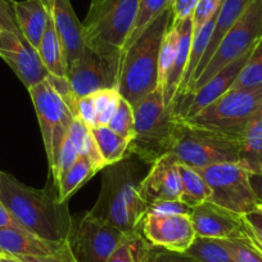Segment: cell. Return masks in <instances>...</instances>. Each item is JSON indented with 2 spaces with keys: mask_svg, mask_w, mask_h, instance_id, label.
<instances>
[{
  "mask_svg": "<svg viewBox=\"0 0 262 262\" xmlns=\"http://www.w3.org/2000/svg\"><path fill=\"white\" fill-rule=\"evenodd\" d=\"M0 201L26 231L45 241L67 242L74 217L69 203L52 188H32L0 171Z\"/></svg>",
  "mask_w": 262,
  "mask_h": 262,
  "instance_id": "cell-1",
  "label": "cell"
},
{
  "mask_svg": "<svg viewBox=\"0 0 262 262\" xmlns=\"http://www.w3.org/2000/svg\"><path fill=\"white\" fill-rule=\"evenodd\" d=\"M142 180L140 167L133 155L107 166L103 170L99 196L89 213L122 233H138L148 210L140 191Z\"/></svg>",
  "mask_w": 262,
  "mask_h": 262,
  "instance_id": "cell-2",
  "label": "cell"
},
{
  "mask_svg": "<svg viewBox=\"0 0 262 262\" xmlns=\"http://www.w3.org/2000/svg\"><path fill=\"white\" fill-rule=\"evenodd\" d=\"M171 21L170 7L121 50L117 89L133 107L158 88V57Z\"/></svg>",
  "mask_w": 262,
  "mask_h": 262,
  "instance_id": "cell-3",
  "label": "cell"
},
{
  "mask_svg": "<svg viewBox=\"0 0 262 262\" xmlns=\"http://www.w3.org/2000/svg\"><path fill=\"white\" fill-rule=\"evenodd\" d=\"M175 133L168 153L193 168H203L216 163H238L241 139L196 126L176 118Z\"/></svg>",
  "mask_w": 262,
  "mask_h": 262,
  "instance_id": "cell-4",
  "label": "cell"
},
{
  "mask_svg": "<svg viewBox=\"0 0 262 262\" xmlns=\"http://www.w3.org/2000/svg\"><path fill=\"white\" fill-rule=\"evenodd\" d=\"M176 121L157 88L134 105V137L130 142L128 155L152 165L161 156L168 153Z\"/></svg>",
  "mask_w": 262,
  "mask_h": 262,
  "instance_id": "cell-5",
  "label": "cell"
},
{
  "mask_svg": "<svg viewBox=\"0 0 262 262\" xmlns=\"http://www.w3.org/2000/svg\"><path fill=\"white\" fill-rule=\"evenodd\" d=\"M140 0H102L92 6L82 22L88 47L108 54H121L130 36Z\"/></svg>",
  "mask_w": 262,
  "mask_h": 262,
  "instance_id": "cell-6",
  "label": "cell"
},
{
  "mask_svg": "<svg viewBox=\"0 0 262 262\" xmlns=\"http://www.w3.org/2000/svg\"><path fill=\"white\" fill-rule=\"evenodd\" d=\"M261 110L262 85L252 89H230L185 121L242 139L249 121Z\"/></svg>",
  "mask_w": 262,
  "mask_h": 262,
  "instance_id": "cell-7",
  "label": "cell"
},
{
  "mask_svg": "<svg viewBox=\"0 0 262 262\" xmlns=\"http://www.w3.org/2000/svg\"><path fill=\"white\" fill-rule=\"evenodd\" d=\"M262 37V0H252L234 26L226 32L203 71L191 86L190 93L200 89L217 72L253 49ZM189 93V94H190ZM188 95V94H186ZM185 97V95H184ZM175 103V102H173Z\"/></svg>",
  "mask_w": 262,
  "mask_h": 262,
  "instance_id": "cell-8",
  "label": "cell"
},
{
  "mask_svg": "<svg viewBox=\"0 0 262 262\" xmlns=\"http://www.w3.org/2000/svg\"><path fill=\"white\" fill-rule=\"evenodd\" d=\"M196 170L210 186V202L239 216L259 206L249 183V173L238 163H216Z\"/></svg>",
  "mask_w": 262,
  "mask_h": 262,
  "instance_id": "cell-9",
  "label": "cell"
},
{
  "mask_svg": "<svg viewBox=\"0 0 262 262\" xmlns=\"http://www.w3.org/2000/svg\"><path fill=\"white\" fill-rule=\"evenodd\" d=\"M29 93L39 121L50 167L69 135L70 125L75 116L49 79L32 86Z\"/></svg>",
  "mask_w": 262,
  "mask_h": 262,
  "instance_id": "cell-10",
  "label": "cell"
},
{
  "mask_svg": "<svg viewBox=\"0 0 262 262\" xmlns=\"http://www.w3.org/2000/svg\"><path fill=\"white\" fill-rule=\"evenodd\" d=\"M126 234L89 212L72 219L67 244L76 262H107Z\"/></svg>",
  "mask_w": 262,
  "mask_h": 262,
  "instance_id": "cell-11",
  "label": "cell"
},
{
  "mask_svg": "<svg viewBox=\"0 0 262 262\" xmlns=\"http://www.w3.org/2000/svg\"><path fill=\"white\" fill-rule=\"evenodd\" d=\"M121 54H108L88 47L67 69V80L76 97L117 88Z\"/></svg>",
  "mask_w": 262,
  "mask_h": 262,
  "instance_id": "cell-12",
  "label": "cell"
},
{
  "mask_svg": "<svg viewBox=\"0 0 262 262\" xmlns=\"http://www.w3.org/2000/svg\"><path fill=\"white\" fill-rule=\"evenodd\" d=\"M139 231L150 246L178 253H184L196 236L190 215L145 213Z\"/></svg>",
  "mask_w": 262,
  "mask_h": 262,
  "instance_id": "cell-13",
  "label": "cell"
},
{
  "mask_svg": "<svg viewBox=\"0 0 262 262\" xmlns=\"http://www.w3.org/2000/svg\"><path fill=\"white\" fill-rule=\"evenodd\" d=\"M0 58H3L4 62L13 70L27 90L49 77V72L45 69L37 49H35L22 35L18 36L4 31Z\"/></svg>",
  "mask_w": 262,
  "mask_h": 262,
  "instance_id": "cell-14",
  "label": "cell"
},
{
  "mask_svg": "<svg viewBox=\"0 0 262 262\" xmlns=\"http://www.w3.org/2000/svg\"><path fill=\"white\" fill-rule=\"evenodd\" d=\"M191 224L196 236L210 239H246L248 236L242 217L215 203L191 208Z\"/></svg>",
  "mask_w": 262,
  "mask_h": 262,
  "instance_id": "cell-15",
  "label": "cell"
},
{
  "mask_svg": "<svg viewBox=\"0 0 262 262\" xmlns=\"http://www.w3.org/2000/svg\"><path fill=\"white\" fill-rule=\"evenodd\" d=\"M140 191L148 206L161 201H180L181 179L178 160L170 153L156 160L140 183Z\"/></svg>",
  "mask_w": 262,
  "mask_h": 262,
  "instance_id": "cell-16",
  "label": "cell"
},
{
  "mask_svg": "<svg viewBox=\"0 0 262 262\" xmlns=\"http://www.w3.org/2000/svg\"><path fill=\"white\" fill-rule=\"evenodd\" d=\"M50 13L64 52L67 69L86 48L84 25L79 21L70 0H52Z\"/></svg>",
  "mask_w": 262,
  "mask_h": 262,
  "instance_id": "cell-17",
  "label": "cell"
},
{
  "mask_svg": "<svg viewBox=\"0 0 262 262\" xmlns=\"http://www.w3.org/2000/svg\"><path fill=\"white\" fill-rule=\"evenodd\" d=\"M66 246L67 242L45 241L24 229H0V252L3 256H52Z\"/></svg>",
  "mask_w": 262,
  "mask_h": 262,
  "instance_id": "cell-18",
  "label": "cell"
},
{
  "mask_svg": "<svg viewBox=\"0 0 262 262\" xmlns=\"http://www.w3.org/2000/svg\"><path fill=\"white\" fill-rule=\"evenodd\" d=\"M171 24L175 26L176 32H178V44H176L172 67H171V71L165 82V86L161 90L165 104L170 110L180 92L186 67H188L191 48V35H193V21L191 18H188L181 22H176V24L171 21Z\"/></svg>",
  "mask_w": 262,
  "mask_h": 262,
  "instance_id": "cell-19",
  "label": "cell"
},
{
  "mask_svg": "<svg viewBox=\"0 0 262 262\" xmlns=\"http://www.w3.org/2000/svg\"><path fill=\"white\" fill-rule=\"evenodd\" d=\"M14 18L22 36L39 49L50 17V7L44 0H12Z\"/></svg>",
  "mask_w": 262,
  "mask_h": 262,
  "instance_id": "cell-20",
  "label": "cell"
},
{
  "mask_svg": "<svg viewBox=\"0 0 262 262\" xmlns=\"http://www.w3.org/2000/svg\"><path fill=\"white\" fill-rule=\"evenodd\" d=\"M252 0H224L223 4H221L220 11H219L217 16H216L215 26H213V31L210 37L208 47L207 49H206L205 54H203L202 59H201V63L200 66H198V69H196L195 74H194V77L193 80H191V84L190 86H189V90L186 92V94L190 93L191 86H193V84L195 82V80L198 79L201 72L203 71V69H205L206 64L208 63V60L211 59V57H212L213 53H215L216 48L219 47V44H220L221 40L224 39L226 32H228L229 30L234 26V24L238 21V18L243 14V12L246 11V8L249 6ZM184 95H181V97H184Z\"/></svg>",
  "mask_w": 262,
  "mask_h": 262,
  "instance_id": "cell-21",
  "label": "cell"
},
{
  "mask_svg": "<svg viewBox=\"0 0 262 262\" xmlns=\"http://www.w3.org/2000/svg\"><path fill=\"white\" fill-rule=\"evenodd\" d=\"M238 165L248 173L262 175V110L249 121L242 135Z\"/></svg>",
  "mask_w": 262,
  "mask_h": 262,
  "instance_id": "cell-22",
  "label": "cell"
},
{
  "mask_svg": "<svg viewBox=\"0 0 262 262\" xmlns=\"http://www.w3.org/2000/svg\"><path fill=\"white\" fill-rule=\"evenodd\" d=\"M37 52H39L40 58H41L45 69L49 72L50 76L58 77V79L67 77V60H66V55L63 52L62 44L59 41V37L55 31L52 13H50L49 21H48L47 29L42 35Z\"/></svg>",
  "mask_w": 262,
  "mask_h": 262,
  "instance_id": "cell-23",
  "label": "cell"
},
{
  "mask_svg": "<svg viewBox=\"0 0 262 262\" xmlns=\"http://www.w3.org/2000/svg\"><path fill=\"white\" fill-rule=\"evenodd\" d=\"M98 172H102L99 167L90 162L88 158L79 156L74 166L60 178L55 185L59 200L62 202H69L70 198Z\"/></svg>",
  "mask_w": 262,
  "mask_h": 262,
  "instance_id": "cell-24",
  "label": "cell"
},
{
  "mask_svg": "<svg viewBox=\"0 0 262 262\" xmlns=\"http://www.w3.org/2000/svg\"><path fill=\"white\" fill-rule=\"evenodd\" d=\"M179 173L181 179V202L193 208L210 200V186L200 171L184 163H179Z\"/></svg>",
  "mask_w": 262,
  "mask_h": 262,
  "instance_id": "cell-25",
  "label": "cell"
},
{
  "mask_svg": "<svg viewBox=\"0 0 262 262\" xmlns=\"http://www.w3.org/2000/svg\"><path fill=\"white\" fill-rule=\"evenodd\" d=\"M92 133L107 166L115 165L128 156L130 140L118 135L108 126H95L92 127Z\"/></svg>",
  "mask_w": 262,
  "mask_h": 262,
  "instance_id": "cell-26",
  "label": "cell"
},
{
  "mask_svg": "<svg viewBox=\"0 0 262 262\" xmlns=\"http://www.w3.org/2000/svg\"><path fill=\"white\" fill-rule=\"evenodd\" d=\"M69 137L80 157L88 158L90 162L94 163L102 171L107 167L104 160L100 156L94 137H93L92 128L85 125L81 120L76 117L72 120L71 125H70Z\"/></svg>",
  "mask_w": 262,
  "mask_h": 262,
  "instance_id": "cell-27",
  "label": "cell"
},
{
  "mask_svg": "<svg viewBox=\"0 0 262 262\" xmlns=\"http://www.w3.org/2000/svg\"><path fill=\"white\" fill-rule=\"evenodd\" d=\"M150 244L140 234H126L107 262H144Z\"/></svg>",
  "mask_w": 262,
  "mask_h": 262,
  "instance_id": "cell-28",
  "label": "cell"
},
{
  "mask_svg": "<svg viewBox=\"0 0 262 262\" xmlns=\"http://www.w3.org/2000/svg\"><path fill=\"white\" fill-rule=\"evenodd\" d=\"M196 262H234L221 239L195 236L191 246L184 252Z\"/></svg>",
  "mask_w": 262,
  "mask_h": 262,
  "instance_id": "cell-29",
  "label": "cell"
},
{
  "mask_svg": "<svg viewBox=\"0 0 262 262\" xmlns=\"http://www.w3.org/2000/svg\"><path fill=\"white\" fill-rule=\"evenodd\" d=\"M262 85V37L257 41L231 89H252Z\"/></svg>",
  "mask_w": 262,
  "mask_h": 262,
  "instance_id": "cell-30",
  "label": "cell"
},
{
  "mask_svg": "<svg viewBox=\"0 0 262 262\" xmlns=\"http://www.w3.org/2000/svg\"><path fill=\"white\" fill-rule=\"evenodd\" d=\"M171 4H172V0H140L137 21H135L133 31H131L130 36H128L127 41L123 45V48L134 41L150 22L155 21L166 9L170 8Z\"/></svg>",
  "mask_w": 262,
  "mask_h": 262,
  "instance_id": "cell-31",
  "label": "cell"
},
{
  "mask_svg": "<svg viewBox=\"0 0 262 262\" xmlns=\"http://www.w3.org/2000/svg\"><path fill=\"white\" fill-rule=\"evenodd\" d=\"M97 111V126H108L118 107L121 94L117 88L98 90L93 93Z\"/></svg>",
  "mask_w": 262,
  "mask_h": 262,
  "instance_id": "cell-32",
  "label": "cell"
},
{
  "mask_svg": "<svg viewBox=\"0 0 262 262\" xmlns=\"http://www.w3.org/2000/svg\"><path fill=\"white\" fill-rule=\"evenodd\" d=\"M108 127L130 142L134 137V107L125 98L121 97L117 110L108 123Z\"/></svg>",
  "mask_w": 262,
  "mask_h": 262,
  "instance_id": "cell-33",
  "label": "cell"
},
{
  "mask_svg": "<svg viewBox=\"0 0 262 262\" xmlns=\"http://www.w3.org/2000/svg\"><path fill=\"white\" fill-rule=\"evenodd\" d=\"M234 262H262V253L246 239H221Z\"/></svg>",
  "mask_w": 262,
  "mask_h": 262,
  "instance_id": "cell-34",
  "label": "cell"
},
{
  "mask_svg": "<svg viewBox=\"0 0 262 262\" xmlns=\"http://www.w3.org/2000/svg\"><path fill=\"white\" fill-rule=\"evenodd\" d=\"M77 158H79V153L76 152L71 139L67 135V138L63 142L62 147H60L59 152H58L57 157H55L54 162L50 166V172H52V178L54 180L55 185L60 180V178L74 166Z\"/></svg>",
  "mask_w": 262,
  "mask_h": 262,
  "instance_id": "cell-35",
  "label": "cell"
},
{
  "mask_svg": "<svg viewBox=\"0 0 262 262\" xmlns=\"http://www.w3.org/2000/svg\"><path fill=\"white\" fill-rule=\"evenodd\" d=\"M244 224L248 239L262 251V206L254 208L248 213L241 216Z\"/></svg>",
  "mask_w": 262,
  "mask_h": 262,
  "instance_id": "cell-36",
  "label": "cell"
},
{
  "mask_svg": "<svg viewBox=\"0 0 262 262\" xmlns=\"http://www.w3.org/2000/svg\"><path fill=\"white\" fill-rule=\"evenodd\" d=\"M224 0H200L193 14V34L196 32L207 21L219 13Z\"/></svg>",
  "mask_w": 262,
  "mask_h": 262,
  "instance_id": "cell-37",
  "label": "cell"
},
{
  "mask_svg": "<svg viewBox=\"0 0 262 262\" xmlns=\"http://www.w3.org/2000/svg\"><path fill=\"white\" fill-rule=\"evenodd\" d=\"M75 117L81 120L90 128L97 126V111L93 94L77 97L75 102Z\"/></svg>",
  "mask_w": 262,
  "mask_h": 262,
  "instance_id": "cell-38",
  "label": "cell"
},
{
  "mask_svg": "<svg viewBox=\"0 0 262 262\" xmlns=\"http://www.w3.org/2000/svg\"><path fill=\"white\" fill-rule=\"evenodd\" d=\"M145 213L156 215H190L191 208L181 201H161L148 206Z\"/></svg>",
  "mask_w": 262,
  "mask_h": 262,
  "instance_id": "cell-39",
  "label": "cell"
},
{
  "mask_svg": "<svg viewBox=\"0 0 262 262\" xmlns=\"http://www.w3.org/2000/svg\"><path fill=\"white\" fill-rule=\"evenodd\" d=\"M144 262H196L190 256L178 252L165 251V249L150 247Z\"/></svg>",
  "mask_w": 262,
  "mask_h": 262,
  "instance_id": "cell-40",
  "label": "cell"
},
{
  "mask_svg": "<svg viewBox=\"0 0 262 262\" xmlns=\"http://www.w3.org/2000/svg\"><path fill=\"white\" fill-rule=\"evenodd\" d=\"M0 30L12 32L18 36L22 35L14 18L12 0H0Z\"/></svg>",
  "mask_w": 262,
  "mask_h": 262,
  "instance_id": "cell-41",
  "label": "cell"
},
{
  "mask_svg": "<svg viewBox=\"0 0 262 262\" xmlns=\"http://www.w3.org/2000/svg\"><path fill=\"white\" fill-rule=\"evenodd\" d=\"M200 0H172L171 9H172V22H181L184 19L193 18L196 6Z\"/></svg>",
  "mask_w": 262,
  "mask_h": 262,
  "instance_id": "cell-42",
  "label": "cell"
},
{
  "mask_svg": "<svg viewBox=\"0 0 262 262\" xmlns=\"http://www.w3.org/2000/svg\"><path fill=\"white\" fill-rule=\"evenodd\" d=\"M19 262H76L72 257L71 251H70L69 244L59 251L58 253L52 254V256L45 257H32V256H17L14 257Z\"/></svg>",
  "mask_w": 262,
  "mask_h": 262,
  "instance_id": "cell-43",
  "label": "cell"
},
{
  "mask_svg": "<svg viewBox=\"0 0 262 262\" xmlns=\"http://www.w3.org/2000/svg\"><path fill=\"white\" fill-rule=\"evenodd\" d=\"M6 228H13V229H24L18 224V221L13 217L8 208L3 205V202L0 201V229ZM25 230V229H24Z\"/></svg>",
  "mask_w": 262,
  "mask_h": 262,
  "instance_id": "cell-44",
  "label": "cell"
},
{
  "mask_svg": "<svg viewBox=\"0 0 262 262\" xmlns=\"http://www.w3.org/2000/svg\"><path fill=\"white\" fill-rule=\"evenodd\" d=\"M249 183H251L253 193L256 195L257 201L259 205H262V175H254V173H249Z\"/></svg>",
  "mask_w": 262,
  "mask_h": 262,
  "instance_id": "cell-45",
  "label": "cell"
},
{
  "mask_svg": "<svg viewBox=\"0 0 262 262\" xmlns=\"http://www.w3.org/2000/svg\"><path fill=\"white\" fill-rule=\"evenodd\" d=\"M3 261L4 262H19L18 259H16L14 257H12V256H3Z\"/></svg>",
  "mask_w": 262,
  "mask_h": 262,
  "instance_id": "cell-46",
  "label": "cell"
},
{
  "mask_svg": "<svg viewBox=\"0 0 262 262\" xmlns=\"http://www.w3.org/2000/svg\"><path fill=\"white\" fill-rule=\"evenodd\" d=\"M3 36H4V31L0 30V50L3 49Z\"/></svg>",
  "mask_w": 262,
  "mask_h": 262,
  "instance_id": "cell-47",
  "label": "cell"
},
{
  "mask_svg": "<svg viewBox=\"0 0 262 262\" xmlns=\"http://www.w3.org/2000/svg\"><path fill=\"white\" fill-rule=\"evenodd\" d=\"M100 2H102V0H92V3H90V7H92V6H97V4L100 3Z\"/></svg>",
  "mask_w": 262,
  "mask_h": 262,
  "instance_id": "cell-48",
  "label": "cell"
},
{
  "mask_svg": "<svg viewBox=\"0 0 262 262\" xmlns=\"http://www.w3.org/2000/svg\"><path fill=\"white\" fill-rule=\"evenodd\" d=\"M44 3H47L48 6L50 7V4H52V0H44Z\"/></svg>",
  "mask_w": 262,
  "mask_h": 262,
  "instance_id": "cell-49",
  "label": "cell"
},
{
  "mask_svg": "<svg viewBox=\"0 0 262 262\" xmlns=\"http://www.w3.org/2000/svg\"><path fill=\"white\" fill-rule=\"evenodd\" d=\"M0 262H4L3 261V256H0Z\"/></svg>",
  "mask_w": 262,
  "mask_h": 262,
  "instance_id": "cell-50",
  "label": "cell"
},
{
  "mask_svg": "<svg viewBox=\"0 0 262 262\" xmlns=\"http://www.w3.org/2000/svg\"><path fill=\"white\" fill-rule=\"evenodd\" d=\"M252 244H253V243H252ZM253 246H254V244H253ZM254 247H256V246H254ZM256 248H257V247H256ZM257 249H258V251L261 252V253H262V251H261V249H259V248H257Z\"/></svg>",
  "mask_w": 262,
  "mask_h": 262,
  "instance_id": "cell-51",
  "label": "cell"
},
{
  "mask_svg": "<svg viewBox=\"0 0 262 262\" xmlns=\"http://www.w3.org/2000/svg\"><path fill=\"white\" fill-rule=\"evenodd\" d=\"M0 256H3V253H2V252H0Z\"/></svg>",
  "mask_w": 262,
  "mask_h": 262,
  "instance_id": "cell-52",
  "label": "cell"
},
{
  "mask_svg": "<svg viewBox=\"0 0 262 262\" xmlns=\"http://www.w3.org/2000/svg\"><path fill=\"white\" fill-rule=\"evenodd\" d=\"M261 206H262V205H261Z\"/></svg>",
  "mask_w": 262,
  "mask_h": 262,
  "instance_id": "cell-53",
  "label": "cell"
}]
</instances>
